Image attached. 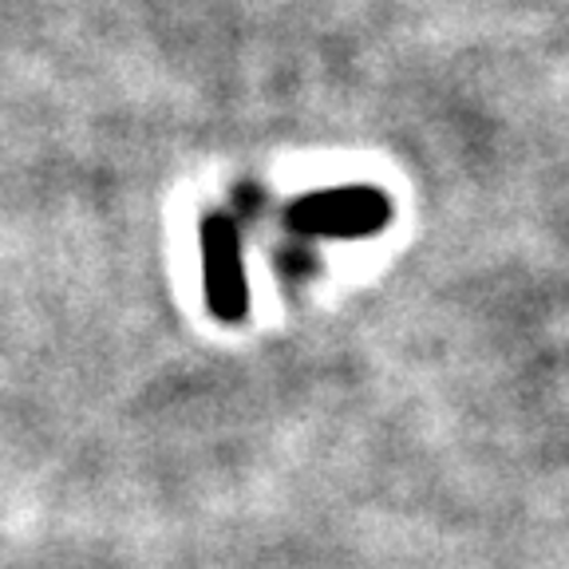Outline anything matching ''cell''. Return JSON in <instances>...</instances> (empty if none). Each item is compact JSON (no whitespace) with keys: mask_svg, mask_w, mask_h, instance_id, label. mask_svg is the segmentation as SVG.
I'll list each match as a JSON object with an SVG mask.
<instances>
[{"mask_svg":"<svg viewBox=\"0 0 569 569\" xmlns=\"http://www.w3.org/2000/svg\"><path fill=\"white\" fill-rule=\"evenodd\" d=\"M391 198L372 182H352V187H325L293 198L284 218L305 238H329V241H360L372 233L388 230L391 222Z\"/></svg>","mask_w":569,"mask_h":569,"instance_id":"6da1fadb","label":"cell"},{"mask_svg":"<svg viewBox=\"0 0 569 569\" xmlns=\"http://www.w3.org/2000/svg\"><path fill=\"white\" fill-rule=\"evenodd\" d=\"M202 284L206 305L218 320H241L249 309L241 233L226 213H206L202 222Z\"/></svg>","mask_w":569,"mask_h":569,"instance_id":"7a4b0ae2","label":"cell"}]
</instances>
